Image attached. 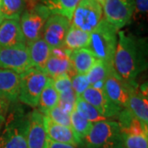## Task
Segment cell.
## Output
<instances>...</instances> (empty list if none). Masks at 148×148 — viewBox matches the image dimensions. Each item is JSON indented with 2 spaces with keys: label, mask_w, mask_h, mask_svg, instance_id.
Instances as JSON below:
<instances>
[{
  "label": "cell",
  "mask_w": 148,
  "mask_h": 148,
  "mask_svg": "<svg viewBox=\"0 0 148 148\" xmlns=\"http://www.w3.org/2000/svg\"><path fill=\"white\" fill-rule=\"evenodd\" d=\"M102 16V5L97 0H81L73 13L71 24L90 33L101 22Z\"/></svg>",
  "instance_id": "ba28073f"
},
{
  "label": "cell",
  "mask_w": 148,
  "mask_h": 148,
  "mask_svg": "<svg viewBox=\"0 0 148 148\" xmlns=\"http://www.w3.org/2000/svg\"><path fill=\"white\" fill-rule=\"evenodd\" d=\"M125 148H148V126L123 109L117 117Z\"/></svg>",
  "instance_id": "5b68a950"
},
{
  "label": "cell",
  "mask_w": 148,
  "mask_h": 148,
  "mask_svg": "<svg viewBox=\"0 0 148 148\" xmlns=\"http://www.w3.org/2000/svg\"><path fill=\"white\" fill-rule=\"evenodd\" d=\"M29 0H1V11L4 19H20Z\"/></svg>",
  "instance_id": "d4e9b609"
},
{
  "label": "cell",
  "mask_w": 148,
  "mask_h": 148,
  "mask_svg": "<svg viewBox=\"0 0 148 148\" xmlns=\"http://www.w3.org/2000/svg\"><path fill=\"white\" fill-rule=\"evenodd\" d=\"M27 45L32 67L45 71L46 63L52 52V48L43 40L42 37Z\"/></svg>",
  "instance_id": "44dd1931"
},
{
  "label": "cell",
  "mask_w": 148,
  "mask_h": 148,
  "mask_svg": "<svg viewBox=\"0 0 148 148\" xmlns=\"http://www.w3.org/2000/svg\"><path fill=\"white\" fill-rule=\"evenodd\" d=\"M44 115L49 117L52 121L56 123L64 125L66 127H71V121H70V114L66 111L63 110L58 106L49 110Z\"/></svg>",
  "instance_id": "f546056e"
},
{
  "label": "cell",
  "mask_w": 148,
  "mask_h": 148,
  "mask_svg": "<svg viewBox=\"0 0 148 148\" xmlns=\"http://www.w3.org/2000/svg\"><path fill=\"white\" fill-rule=\"evenodd\" d=\"M69 57L75 74H86L97 59L87 48L69 50Z\"/></svg>",
  "instance_id": "ffe728a7"
},
{
  "label": "cell",
  "mask_w": 148,
  "mask_h": 148,
  "mask_svg": "<svg viewBox=\"0 0 148 148\" xmlns=\"http://www.w3.org/2000/svg\"><path fill=\"white\" fill-rule=\"evenodd\" d=\"M11 104L8 101L0 97V132L5 123L8 112L10 110Z\"/></svg>",
  "instance_id": "d6a6232c"
},
{
  "label": "cell",
  "mask_w": 148,
  "mask_h": 148,
  "mask_svg": "<svg viewBox=\"0 0 148 148\" xmlns=\"http://www.w3.org/2000/svg\"><path fill=\"white\" fill-rule=\"evenodd\" d=\"M90 43V33L80 30L71 24L66 35L64 48L68 50H74L87 48Z\"/></svg>",
  "instance_id": "7402d4cb"
},
{
  "label": "cell",
  "mask_w": 148,
  "mask_h": 148,
  "mask_svg": "<svg viewBox=\"0 0 148 148\" xmlns=\"http://www.w3.org/2000/svg\"><path fill=\"white\" fill-rule=\"evenodd\" d=\"M46 139L44 114L38 110L32 111L28 115L27 148H45Z\"/></svg>",
  "instance_id": "9a60e30c"
},
{
  "label": "cell",
  "mask_w": 148,
  "mask_h": 148,
  "mask_svg": "<svg viewBox=\"0 0 148 148\" xmlns=\"http://www.w3.org/2000/svg\"><path fill=\"white\" fill-rule=\"evenodd\" d=\"M29 1H30V2H31V3H32V4H31V5H30V6L34 5V4H32V3H33V1H34V0H29Z\"/></svg>",
  "instance_id": "f35d334b"
},
{
  "label": "cell",
  "mask_w": 148,
  "mask_h": 148,
  "mask_svg": "<svg viewBox=\"0 0 148 148\" xmlns=\"http://www.w3.org/2000/svg\"><path fill=\"white\" fill-rule=\"evenodd\" d=\"M44 124L48 139L56 143L70 144L76 147L80 146L79 141L71 127L56 123L46 115H44Z\"/></svg>",
  "instance_id": "d6986e66"
},
{
  "label": "cell",
  "mask_w": 148,
  "mask_h": 148,
  "mask_svg": "<svg viewBox=\"0 0 148 148\" xmlns=\"http://www.w3.org/2000/svg\"><path fill=\"white\" fill-rule=\"evenodd\" d=\"M81 0H41L52 14H58L71 21L73 13Z\"/></svg>",
  "instance_id": "cb8c5ba5"
},
{
  "label": "cell",
  "mask_w": 148,
  "mask_h": 148,
  "mask_svg": "<svg viewBox=\"0 0 148 148\" xmlns=\"http://www.w3.org/2000/svg\"><path fill=\"white\" fill-rule=\"evenodd\" d=\"M118 32L106 19H102L90 33V43L87 49L97 59L113 65L118 43Z\"/></svg>",
  "instance_id": "277c9868"
},
{
  "label": "cell",
  "mask_w": 148,
  "mask_h": 148,
  "mask_svg": "<svg viewBox=\"0 0 148 148\" xmlns=\"http://www.w3.org/2000/svg\"><path fill=\"white\" fill-rule=\"evenodd\" d=\"M72 89L77 96H80L90 86L86 74H74L71 77Z\"/></svg>",
  "instance_id": "4dcf8cb0"
},
{
  "label": "cell",
  "mask_w": 148,
  "mask_h": 148,
  "mask_svg": "<svg viewBox=\"0 0 148 148\" xmlns=\"http://www.w3.org/2000/svg\"><path fill=\"white\" fill-rule=\"evenodd\" d=\"M103 90L115 105L121 109H127L130 86L118 75L114 69L105 80Z\"/></svg>",
  "instance_id": "4fadbf2b"
},
{
  "label": "cell",
  "mask_w": 148,
  "mask_h": 148,
  "mask_svg": "<svg viewBox=\"0 0 148 148\" xmlns=\"http://www.w3.org/2000/svg\"><path fill=\"white\" fill-rule=\"evenodd\" d=\"M148 0H135V8L134 14L145 15L147 12Z\"/></svg>",
  "instance_id": "836d02e7"
},
{
  "label": "cell",
  "mask_w": 148,
  "mask_h": 148,
  "mask_svg": "<svg viewBox=\"0 0 148 148\" xmlns=\"http://www.w3.org/2000/svg\"><path fill=\"white\" fill-rule=\"evenodd\" d=\"M70 121H71V128L74 132L75 136L79 141L80 146L82 139L86 136L92 126V123L86 119L77 111L74 110L70 113Z\"/></svg>",
  "instance_id": "484cf974"
},
{
  "label": "cell",
  "mask_w": 148,
  "mask_h": 148,
  "mask_svg": "<svg viewBox=\"0 0 148 148\" xmlns=\"http://www.w3.org/2000/svg\"><path fill=\"white\" fill-rule=\"evenodd\" d=\"M27 45L19 19H4L0 24V48Z\"/></svg>",
  "instance_id": "ac0fdd59"
},
{
  "label": "cell",
  "mask_w": 148,
  "mask_h": 148,
  "mask_svg": "<svg viewBox=\"0 0 148 148\" xmlns=\"http://www.w3.org/2000/svg\"><path fill=\"white\" fill-rule=\"evenodd\" d=\"M20 75L21 84L18 101L24 105L36 109L49 77L45 71L34 67Z\"/></svg>",
  "instance_id": "8992f818"
},
{
  "label": "cell",
  "mask_w": 148,
  "mask_h": 148,
  "mask_svg": "<svg viewBox=\"0 0 148 148\" xmlns=\"http://www.w3.org/2000/svg\"><path fill=\"white\" fill-rule=\"evenodd\" d=\"M58 93L53 86L52 78L49 77L40 96L37 110L43 114H45L48 111L58 106Z\"/></svg>",
  "instance_id": "603a6c76"
},
{
  "label": "cell",
  "mask_w": 148,
  "mask_h": 148,
  "mask_svg": "<svg viewBox=\"0 0 148 148\" xmlns=\"http://www.w3.org/2000/svg\"><path fill=\"white\" fill-rule=\"evenodd\" d=\"M45 148H77L76 147H74L73 145H70V144H64V143H56V142H53L50 139H46V142H45Z\"/></svg>",
  "instance_id": "e575fe53"
},
{
  "label": "cell",
  "mask_w": 148,
  "mask_h": 148,
  "mask_svg": "<svg viewBox=\"0 0 148 148\" xmlns=\"http://www.w3.org/2000/svg\"><path fill=\"white\" fill-rule=\"evenodd\" d=\"M3 20H4V18H3V16L2 14V11H1V0H0V24Z\"/></svg>",
  "instance_id": "8d00e7d4"
},
{
  "label": "cell",
  "mask_w": 148,
  "mask_h": 148,
  "mask_svg": "<svg viewBox=\"0 0 148 148\" xmlns=\"http://www.w3.org/2000/svg\"><path fill=\"white\" fill-rule=\"evenodd\" d=\"M28 115L18 106L10 110L0 132V148H27Z\"/></svg>",
  "instance_id": "7a4b0ae2"
},
{
  "label": "cell",
  "mask_w": 148,
  "mask_h": 148,
  "mask_svg": "<svg viewBox=\"0 0 148 148\" xmlns=\"http://www.w3.org/2000/svg\"><path fill=\"white\" fill-rule=\"evenodd\" d=\"M113 69H114V65L108 64L101 59H96L91 69L86 74L90 86L94 84L98 81L106 80L108 75Z\"/></svg>",
  "instance_id": "4316f807"
},
{
  "label": "cell",
  "mask_w": 148,
  "mask_h": 148,
  "mask_svg": "<svg viewBox=\"0 0 148 148\" xmlns=\"http://www.w3.org/2000/svg\"><path fill=\"white\" fill-rule=\"evenodd\" d=\"M0 68L19 74L32 68L27 45L0 48Z\"/></svg>",
  "instance_id": "30bf717a"
},
{
  "label": "cell",
  "mask_w": 148,
  "mask_h": 148,
  "mask_svg": "<svg viewBox=\"0 0 148 148\" xmlns=\"http://www.w3.org/2000/svg\"><path fill=\"white\" fill-rule=\"evenodd\" d=\"M104 84H105V80H101V81H98V82H95L94 84H92L90 86L94 87L95 89H101V90H103Z\"/></svg>",
  "instance_id": "d590c367"
},
{
  "label": "cell",
  "mask_w": 148,
  "mask_h": 148,
  "mask_svg": "<svg viewBox=\"0 0 148 148\" xmlns=\"http://www.w3.org/2000/svg\"><path fill=\"white\" fill-rule=\"evenodd\" d=\"M70 26L71 21L67 17L52 14L44 26L41 37L52 49L64 48L65 37Z\"/></svg>",
  "instance_id": "8fae6325"
},
{
  "label": "cell",
  "mask_w": 148,
  "mask_h": 148,
  "mask_svg": "<svg viewBox=\"0 0 148 148\" xmlns=\"http://www.w3.org/2000/svg\"><path fill=\"white\" fill-rule=\"evenodd\" d=\"M75 110L79 113L82 117L87 119L90 123H94L96 122L106 120L105 117H103L93 106L88 102L82 99L80 96H77L75 103Z\"/></svg>",
  "instance_id": "83f0119b"
},
{
  "label": "cell",
  "mask_w": 148,
  "mask_h": 148,
  "mask_svg": "<svg viewBox=\"0 0 148 148\" xmlns=\"http://www.w3.org/2000/svg\"><path fill=\"white\" fill-rule=\"evenodd\" d=\"M80 97L91 105L107 119L114 117L117 118L123 110L111 101L104 90L101 89H95L92 86H89Z\"/></svg>",
  "instance_id": "7c38bea8"
},
{
  "label": "cell",
  "mask_w": 148,
  "mask_h": 148,
  "mask_svg": "<svg viewBox=\"0 0 148 148\" xmlns=\"http://www.w3.org/2000/svg\"><path fill=\"white\" fill-rule=\"evenodd\" d=\"M128 110L140 121L148 126V99L147 85L141 86L138 85L130 86L127 108Z\"/></svg>",
  "instance_id": "5bb4252c"
},
{
  "label": "cell",
  "mask_w": 148,
  "mask_h": 148,
  "mask_svg": "<svg viewBox=\"0 0 148 148\" xmlns=\"http://www.w3.org/2000/svg\"><path fill=\"white\" fill-rule=\"evenodd\" d=\"M76 99H77V95L75 94L74 90L72 88H70L69 90L58 94V106L63 110L70 114L75 108Z\"/></svg>",
  "instance_id": "f1b7e54d"
},
{
  "label": "cell",
  "mask_w": 148,
  "mask_h": 148,
  "mask_svg": "<svg viewBox=\"0 0 148 148\" xmlns=\"http://www.w3.org/2000/svg\"><path fill=\"white\" fill-rule=\"evenodd\" d=\"M102 8L105 19L119 31L132 20L135 0H106Z\"/></svg>",
  "instance_id": "9c48e42d"
},
{
  "label": "cell",
  "mask_w": 148,
  "mask_h": 148,
  "mask_svg": "<svg viewBox=\"0 0 148 148\" xmlns=\"http://www.w3.org/2000/svg\"><path fill=\"white\" fill-rule=\"evenodd\" d=\"M50 15V12L41 3L28 6L22 12L19 21L27 45L41 37L44 26Z\"/></svg>",
  "instance_id": "52a82bcc"
},
{
  "label": "cell",
  "mask_w": 148,
  "mask_h": 148,
  "mask_svg": "<svg viewBox=\"0 0 148 148\" xmlns=\"http://www.w3.org/2000/svg\"><path fill=\"white\" fill-rule=\"evenodd\" d=\"M81 146L84 148H125L119 123L109 119L94 123Z\"/></svg>",
  "instance_id": "3957f363"
},
{
  "label": "cell",
  "mask_w": 148,
  "mask_h": 148,
  "mask_svg": "<svg viewBox=\"0 0 148 148\" xmlns=\"http://www.w3.org/2000/svg\"><path fill=\"white\" fill-rule=\"evenodd\" d=\"M45 72L50 78H54L64 73H69L73 77V74L72 72L73 70L69 59V50L65 48L52 49L51 54L45 65Z\"/></svg>",
  "instance_id": "2e32d148"
},
{
  "label": "cell",
  "mask_w": 148,
  "mask_h": 148,
  "mask_svg": "<svg viewBox=\"0 0 148 148\" xmlns=\"http://www.w3.org/2000/svg\"><path fill=\"white\" fill-rule=\"evenodd\" d=\"M21 75L9 69L0 68V97L11 105L18 101Z\"/></svg>",
  "instance_id": "e0dca14e"
},
{
  "label": "cell",
  "mask_w": 148,
  "mask_h": 148,
  "mask_svg": "<svg viewBox=\"0 0 148 148\" xmlns=\"http://www.w3.org/2000/svg\"><path fill=\"white\" fill-rule=\"evenodd\" d=\"M71 77H72L69 73H64L52 78L53 86L58 94L72 88Z\"/></svg>",
  "instance_id": "1f68e13d"
},
{
  "label": "cell",
  "mask_w": 148,
  "mask_h": 148,
  "mask_svg": "<svg viewBox=\"0 0 148 148\" xmlns=\"http://www.w3.org/2000/svg\"><path fill=\"white\" fill-rule=\"evenodd\" d=\"M97 1L101 3V5H103V4H104V3L106 2V0H97Z\"/></svg>",
  "instance_id": "74e56055"
},
{
  "label": "cell",
  "mask_w": 148,
  "mask_h": 148,
  "mask_svg": "<svg viewBox=\"0 0 148 148\" xmlns=\"http://www.w3.org/2000/svg\"><path fill=\"white\" fill-rule=\"evenodd\" d=\"M147 45L124 32H118V43L114 57V69L129 86L138 85L137 78L147 69Z\"/></svg>",
  "instance_id": "6da1fadb"
}]
</instances>
